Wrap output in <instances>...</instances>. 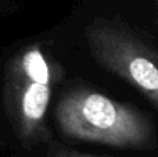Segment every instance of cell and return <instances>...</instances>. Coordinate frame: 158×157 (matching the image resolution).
I'll list each match as a JSON object with an SVG mask.
<instances>
[{"label": "cell", "instance_id": "3", "mask_svg": "<svg viewBox=\"0 0 158 157\" xmlns=\"http://www.w3.org/2000/svg\"><path fill=\"white\" fill-rule=\"evenodd\" d=\"M93 57L158 108V50L118 22L96 19L85 31Z\"/></svg>", "mask_w": 158, "mask_h": 157}, {"label": "cell", "instance_id": "1", "mask_svg": "<svg viewBox=\"0 0 158 157\" xmlns=\"http://www.w3.org/2000/svg\"><path fill=\"white\" fill-rule=\"evenodd\" d=\"M56 120L67 138L122 149L156 146L151 117L90 89H74L64 95L56 107Z\"/></svg>", "mask_w": 158, "mask_h": 157}, {"label": "cell", "instance_id": "2", "mask_svg": "<svg viewBox=\"0 0 158 157\" xmlns=\"http://www.w3.org/2000/svg\"><path fill=\"white\" fill-rule=\"evenodd\" d=\"M61 75V66L40 45L22 47L6 66L3 104L14 134L25 147L49 142L46 116L53 85Z\"/></svg>", "mask_w": 158, "mask_h": 157}, {"label": "cell", "instance_id": "4", "mask_svg": "<svg viewBox=\"0 0 158 157\" xmlns=\"http://www.w3.org/2000/svg\"><path fill=\"white\" fill-rule=\"evenodd\" d=\"M49 156L50 157H104V156H94V155H89V153L78 152V150L69 149V147L57 143V142H52L49 145Z\"/></svg>", "mask_w": 158, "mask_h": 157}]
</instances>
